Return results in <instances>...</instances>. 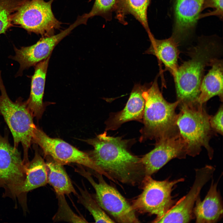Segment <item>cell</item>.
Segmentation results:
<instances>
[{
  "label": "cell",
  "instance_id": "cell-1",
  "mask_svg": "<svg viewBox=\"0 0 223 223\" xmlns=\"http://www.w3.org/2000/svg\"><path fill=\"white\" fill-rule=\"evenodd\" d=\"M85 141L94 147L89 154L91 158L115 183L141 186L146 176L144 168L141 158L129 151L131 141L108 136L106 132Z\"/></svg>",
  "mask_w": 223,
  "mask_h": 223
},
{
  "label": "cell",
  "instance_id": "cell-2",
  "mask_svg": "<svg viewBox=\"0 0 223 223\" xmlns=\"http://www.w3.org/2000/svg\"><path fill=\"white\" fill-rule=\"evenodd\" d=\"M222 49L221 40L216 35L199 37L189 52L190 59L178 66L173 76L179 103L196 102L205 68L213 59L219 58Z\"/></svg>",
  "mask_w": 223,
  "mask_h": 223
},
{
  "label": "cell",
  "instance_id": "cell-3",
  "mask_svg": "<svg viewBox=\"0 0 223 223\" xmlns=\"http://www.w3.org/2000/svg\"><path fill=\"white\" fill-rule=\"evenodd\" d=\"M143 95L146 103L140 141L150 139L156 142L178 133L175 110L179 102L170 103L165 100L159 88L157 77Z\"/></svg>",
  "mask_w": 223,
  "mask_h": 223
},
{
  "label": "cell",
  "instance_id": "cell-4",
  "mask_svg": "<svg viewBox=\"0 0 223 223\" xmlns=\"http://www.w3.org/2000/svg\"><path fill=\"white\" fill-rule=\"evenodd\" d=\"M179 105L180 112L177 115L176 125L185 142L187 155L195 156L204 147L212 159L213 151L209 145L212 130L209 122L211 116L203 105L196 102L179 103Z\"/></svg>",
  "mask_w": 223,
  "mask_h": 223
},
{
  "label": "cell",
  "instance_id": "cell-5",
  "mask_svg": "<svg viewBox=\"0 0 223 223\" xmlns=\"http://www.w3.org/2000/svg\"><path fill=\"white\" fill-rule=\"evenodd\" d=\"M0 115L3 118L12 134L14 147L18 148L20 143L23 150L24 164L28 163V151L32 144L33 131L36 125L33 117L28 109L26 101L21 97L15 102L8 96L0 71Z\"/></svg>",
  "mask_w": 223,
  "mask_h": 223
},
{
  "label": "cell",
  "instance_id": "cell-6",
  "mask_svg": "<svg viewBox=\"0 0 223 223\" xmlns=\"http://www.w3.org/2000/svg\"><path fill=\"white\" fill-rule=\"evenodd\" d=\"M184 181L183 178L157 181L145 176L141 185L142 191L132 201V208L136 212L156 215L154 220L161 217L176 203L171 195L173 187Z\"/></svg>",
  "mask_w": 223,
  "mask_h": 223
},
{
  "label": "cell",
  "instance_id": "cell-7",
  "mask_svg": "<svg viewBox=\"0 0 223 223\" xmlns=\"http://www.w3.org/2000/svg\"><path fill=\"white\" fill-rule=\"evenodd\" d=\"M77 171L85 177L94 188L96 201L104 210L119 223H139L135 211L128 201L115 188L104 180L102 175L95 171L98 180L96 182L90 173L81 167Z\"/></svg>",
  "mask_w": 223,
  "mask_h": 223
},
{
  "label": "cell",
  "instance_id": "cell-8",
  "mask_svg": "<svg viewBox=\"0 0 223 223\" xmlns=\"http://www.w3.org/2000/svg\"><path fill=\"white\" fill-rule=\"evenodd\" d=\"M54 0H28L14 14L12 22L42 37L54 34L62 23L55 17L51 5Z\"/></svg>",
  "mask_w": 223,
  "mask_h": 223
},
{
  "label": "cell",
  "instance_id": "cell-9",
  "mask_svg": "<svg viewBox=\"0 0 223 223\" xmlns=\"http://www.w3.org/2000/svg\"><path fill=\"white\" fill-rule=\"evenodd\" d=\"M32 143L40 147L45 156L51 157L62 165L77 164L90 168L108 179L110 178L96 164L89 154L79 150L60 139L49 137L37 126L33 132Z\"/></svg>",
  "mask_w": 223,
  "mask_h": 223
},
{
  "label": "cell",
  "instance_id": "cell-10",
  "mask_svg": "<svg viewBox=\"0 0 223 223\" xmlns=\"http://www.w3.org/2000/svg\"><path fill=\"white\" fill-rule=\"evenodd\" d=\"M87 19L83 15L79 16L76 20L67 29L56 35L43 37L35 44L19 49L14 47L15 55L10 58L19 62V69L17 76L22 75L24 70L35 66L38 63L50 56L55 46L75 28L81 24H86Z\"/></svg>",
  "mask_w": 223,
  "mask_h": 223
},
{
  "label": "cell",
  "instance_id": "cell-11",
  "mask_svg": "<svg viewBox=\"0 0 223 223\" xmlns=\"http://www.w3.org/2000/svg\"><path fill=\"white\" fill-rule=\"evenodd\" d=\"M26 174L27 166L18 148L0 144V188L4 190L3 196L18 199Z\"/></svg>",
  "mask_w": 223,
  "mask_h": 223
},
{
  "label": "cell",
  "instance_id": "cell-12",
  "mask_svg": "<svg viewBox=\"0 0 223 223\" xmlns=\"http://www.w3.org/2000/svg\"><path fill=\"white\" fill-rule=\"evenodd\" d=\"M215 168L206 165L195 170V179L188 193L177 201L163 216L154 220V223H181L190 222L193 218V210L196 201L201 189L212 178Z\"/></svg>",
  "mask_w": 223,
  "mask_h": 223
},
{
  "label": "cell",
  "instance_id": "cell-13",
  "mask_svg": "<svg viewBox=\"0 0 223 223\" xmlns=\"http://www.w3.org/2000/svg\"><path fill=\"white\" fill-rule=\"evenodd\" d=\"M155 148L141 158L146 176H151L172 159L186 158L185 142L179 132L156 142Z\"/></svg>",
  "mask_w": 223,
  "mask_h": 223
},
{
  "label": "cell",
  "instance_id": "cell-14",
  "mask_svg": "<svg viewBox=\"0 0 223 223\" xmlns=\"http://www.w3.org/2000/svg\"><path fill=\"white\" fill-rule=\"evenodd\" d=\"M203 0H175L171 37L179 45L193 36L202 11Z\"/></svg>",
  "mask_w": 223,
  "mask_h": 223
},
{
  "label": "cell",
  "instance_id": "cell-15",
  "mask_svg": "<svg viewBox=\"0 0 223 223\" xmlns=\"http://www.w3.org/2000/svg\"><path fill=\"white\" fill-rule=\"evenodd\" d=\"M147 88L140 84L134 85L124 108L112 114L106 121V131L116 129L123 123L130 121H142L146 103L143 93Z\"/></svg>",
  "mask_w": 223,
  "mask_h": 223
},
{
  "label": "cell",
  "instance_id": "cell-16",
  "mask_svg": "<svg viewBox=\"0 0 223 223\" xmlns=\"http://www.w3.org/2000/svg\"><path fill=\"white\" fill-rule=\"evenodd\" d=\"M218 182L212 179L210 189L203 200L199 196L193 210L196 222L214 223L223 216V204L220 194L217 190Z\"/></svg>",
  "mask_w": 223,
  "mask_h": 223
},
{
  "label": "cell",
  "instance_id": "cell-17",
  "mask_svg": "<svg viewBox=\"0 0 223 223\" xmlns=\"http://www.w3.org/2000/svg\"><path fill=\"white\" fill-rule=\"evenodd\" d=\"M34 158L26 165L27 174L26 178L19 193L18 199L24 210L27 209V195L28 192L47 183V169L44 160L34 146Z\"/></svg>",
  "mask_w": 223,
  "mask_h": 223
},
{
  "label": "cell",
  "instance_id": "cell-18",
  "mask_svg": "<svg viewBox=\"0 0 223 223\" xmlns=\"http://www.w3.org/2000/svg\"><path fill=\"white\" fill-rule=\"evenodd\" d=\"M50 56L35 65L34 73L32 78L30 95L26 100L28 109L33 117L37 120L41 118L45 109L46 104L43 99Z\"/></svg>",
  "mask_w": 223,
  "mask_h": 223
},
{
  "label": "cell",
  "instance_id": "cell-19",
  "mask_svg": "<svg viewBox=\"0 0 223 223\" xmlns=\"http://www.w3.org/2000/svg\"><path fill=\"white\" fill-rule=\"evenodd\" d=\"M151 42L146 54L155 55L173 76L178 67V59L180 54L178 44L171 37L167 39L159 40L151 34L148 35Z\"/></svg>",
  "mask_w": 223,
  "mask_h": 223
},
{
  "label": "cell",
  "instance_id": "cell-20",
  "mask_svg": "<svg viewBox=\"0 0 223 223\" xmlns=\"http://www.w3.org/2000/svg\"><path fill=\"white\" fill-rule=\"evenodd\" d=\"M211 68L203 77L200 88V93L196 102L203 105L212 98L218 96L223 100V62L222 59L216 58L210 64Z\"/></svg>",
  "mask_w": 223,
  "mask_h": 223
},
{
  "label": "cell",
  "instance_id": "cell-21",
  "mask_svg": "<svg viewBox=\"0 0 223 223\" xmlns=\"http://www.w3.org/2000/svg\"><path fill=\"white\" fill-rule=\"evenodd\" d=\"M151 0H116L114 11L116 19L121 24H126V15H131L140 23L148 34L151 33L147 17Z\"/></svg>",
  "mask_w": 223,
  "mask_h": 223
},
{
  "label": "cell",
  "instance_id": "cell-22",
  "mask_svg": "<svg viewBox=\"0 0 223 223\" xmlns=\"http://www.w3.org/2000/svg\"><path fill=\"white\" fill-rule=\"evenodd\" d=\"M52 159L46 163L48 172L47 183L53 187L57 195L71 193L77 194L63 165Z\"/></svg>",
  "mask_w": 223,
  "mask_h": 223
},
{
  "label": "cell",
  "instance_id": "cell-23",
  "mask_svg": "<svg viewBox=\"0 0 223 223\" xmlns=\"http://www.w3.org/2000/svg\"><path fill=\"white\" fill-rule=\"evenodd\" d=\"M79 189L81 193L79 196V201L91 213L95 222H115L106 213L85 189Z\"/></svg>",
  "mask_w": 223,
  "mask_h": 223
},
{
  "label": "cell",
  "instance_id": "cell-24",
  "mask_svg": "<svg viewBox=\"0 0 223 223\" xmlns=\"http://www.w3.org/2000/svg\"><path fill=\"white\" fill-rule=\"evenodd\" d=\"M28 0H0V34L10 26L14 14Z\"/></svg>",
  "mask_w": 223,
  "mask_h": 223
},
{
  "label": "cell",
  "instance_id": "cell-25",
  "mask_svg": "<svg viewBox=\"0 0 223 223\" xmlns=\"http://www.w3.org/2000/svg\"><path fill=\"white\" fill-rule=\"evenodd\" d=\"M59 208L53 218L55 221H62L71 222H86L84 218L75 214L67 203L64 195H57Z\"/></svg>",
  "mask_w": 223,
  "mask_h": 223
},
{
  "label": "cell",
  "instance_id": "cell-26",
  "mask_svg": "<svg viewBox=\"0 0 223 223\" xmlns=\"http://www.w3.org/2000/svg\"><path fill=\"white\" fill-rule=\"evenodd\" d=\"M116 0H95L90 12L87 13L90 18L100 16L107 21L112 20L113 12L115 11Z\"/></svg>",
  "mask_w": 223,
  "mask_h": 223
},
{
  "label": "cell",
  "instance_id": "cell-27",
  "mask_svg": "<svg viewBox=\"0 0 223 223\" xmlns=\"http://www.w3.org/2000/svg\"><path fill=\"white\" fill-rule=\"evenodd\" d=\"M208 8L213 9L212 11L205 14H200L199 19L210 15H215L220 19L223 17V0H203L202 11Z\"/></svg>",
  "mask_w": 223,
  "mask_h": 223
},
{
  "label": "cell",
  "instance_id": "cell-28",
  "mask_svg": "<svg viewBox=\"0 0 223 223\" xmlns=\"http://www.w3.org/2000/svg\"><path fill=\"white\" fill-rule=\"evenodd\" d=\"M209 122L212 130L219 134H223V106L219 108L216 114L210 116Z\"/></svg>",
  "mask_w": 223,
  "mask_h": 223
}]
</instances>
